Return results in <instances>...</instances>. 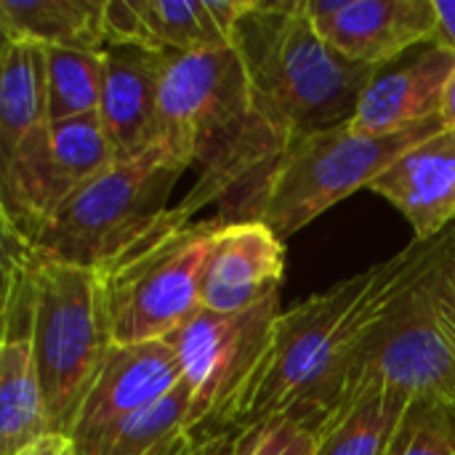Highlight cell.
<instances>
[{
	"label": "cell",
	"mask_w": 455,
	"mask_h": 455,
	"mask_svg": "<svg viewBox=\"0 0 455 455\" xmlns=\"http://www.w3.org/2000/svg\"><path fill=\"white\" fill-rule=\"evenodd\" d=\"M455 251L451 232L419 243L283 312L272 349L243 397L211 432H243L277 416H296L315 432L336 411L341 379L360 347L395 304L443 267Z\"/></svg>",
	"instance_id": "1"
},
{
	"label": "cell",
	"mask_w": 455,
	"mask_h": 455,
	"mask_svg": "<svg viewBox=\"0 0 455 455\" xmlns=\"http://www.w3.org/2000/svg\"><path fill=\"white\" fill-rule=\"evenodd\" d=\"M232 45L251 91L243 144L261 163L264 179L293 141L347 125L381 72L344 59L317 32L304 0H251Z\"/></svg>",
	"instance_id": "2"
},
{
	"label": "cell",
	"mask_w": 455,
	"mask_h": 455,
	"mask_svg": "<svg viewBox=\"0 0 455 455\" xmlns=\"http://www.w3.org/2000/svg\"><path fill=\"white\" fill-rule=\"evenodd\" d=\"M184 171V163L152 144L83 184L32 240H19L37 264L107 272L168 221L171 192Z\"/></svg>",
	"instance_id": "3"
},
{
	"label": "cell",
	"mask_w": 455,
	"mask_h": 455,
	"mask_svg": "<svg viewBox=\"0 0 455 455\" xmlns=\"http://www.w3.org/2000/svg\"><path fill=\"white\" fill-rule=\"evenodd\" d=\"M440 131L445 125L437 117L389 136L363 133L349 123L309 133L280 155L240 221H261L285 243Z\"/></svg>",
	"instance_id": "4"
},
{
	"label": "cell",
	"mask_w": 455,
	"mask_h": 455,
	"mask_svg": "<svg viewBox=\"0 0 455 455\" xmlns=\"http://www.w3.org/2000/svg\"><path fill=\"white\" fill-rule=\"evenodd\" d=\"M112 347L104 275L35 261L32 349L53 432H72Z\"/></svg>",
	"instance_id": "5"
},
{
	"label": "cell",
	"mask_w": 455,
	"mask_h": 455,
	"mask_svg": "<svg viewBox=\"0 0 455 455\" xmlns=\"http://www.w3.org/2000/svg\"><path fill=\"white\" fill-rule=\"evenodd\" d=\"M221 221H168L104 275L115 344L165 341L203 309V275Z\"/></svg>",
	"instance_id": "6"
},
{
	"label": "cell",
	"mask_w": 455,
	"mask_h": 455,
	"mask_svg": "<svg viewBox=\"0 0 455 455\" xmlns=\"http://www.w3.org/2000/svg\"><path fill=\"white\" fill-rule=\"evenodd\" d=\"M437 272L405 293L360 347L341 379L336 411L371 387H387L455 413V349L437 312Z\"/></svg>",
	"instance_id": "7"
},
{
	"label": "cell",
	"mask_w": 455,
	"mask_h": 455,
	"mask_svg": "<svg viewBox=\"0 0 455 455\" xmlns=\"http://www.w3.org/2000/svg\"><path fill=\"white\" fill-rule=\"evenodd\" d=\"M248 120L251 91L235 45L168 53L160 80L155 144L187 168H205L232 147Z\"/></svg>",
	"instance_id": "8"
},
{
	"label": "cell",
	"mask_w": 455,
	"mask_h": 455,
	"mask_svg": "<svg viewBox=\"0 0 455 455\" xmlns=\"http://www.w3.org/2000/svg\"><path fill=\"white\" fill-rule=\"evenodd\" d=\"M280 317V293L243 312L203 307L165 339L181 363L192 397L189 429L197 437H208L251 387L272 349Z\"/></svg>",
	"instance_id": "9"
},
{
	"label": "cell",
	"mask_w": 455,
	"mask_h": 455,
	"mask_svg": "<svg viewBox=\"0 0 455 455\" xmlns=\"http://www.w3.org/2000/svg\"><path fill=\"white\" fill-rule=\"evenodd\" d=\"M117 163L99 112L51 123L0 157L3 227L24 243L91 179Z\"/></svg>",
	"instance_id": "10"
},
{
	"label": "cell",
	"mask_w": 455,
	"mask_h": 455,
	"mask_svg": "<svg viewBox=\"0 0 455 455\" xmlns=\"http://www.w3.org/2000/svg\"><path fill=\"white\" fill-rule=\"evenodd\" d=\"M304 11L344 59L376 69L437 29L435 0H304Z\"/></svg>",
	"instance_id": "11"
},
{
	"label": "cell",
	"mask_w": 455,
	"mask_h": 455,
	"mask_svg": "<svg viewBox=\"0 0 455 455\" xmlns=\"http://www.w3.org/2000/svg\"><path fill=\"white\" fill-rule=\"evenodd\" d=\"M181 381V363L168 341L115 344L72 424L75 451L85 448L115 421L168 397Z\"/></svg>",
	"instance_id": "12"
},
{
	"label": "cell",
	"mask_w": 455,
	"mask_h": 455,
	"mask_svg": "<svg viewBox=\"0 0 455 455\" xmlns=\"http://www.w3.org/2000/svg\"><path fill=\"white\" fill-rule=\"evenodd\" d=\"M285 243L261 221L221 224L203 275V307L243 312L280 293Z\"/></svg>",
	"instance_id": "13"
},
{
	"label": "cell",
	"mask_w": 455,
	"mask_h": 455,
	"mask_svg": "<svg viewBox=\"0 0 455 455\" xmlns=\"http://www.w3.org/2000/svg\"><path fill=\"white\" fill-rule=\"evenodd\" d=\"M429 243L455 227V131H440L392 163L371 187Z\"/></svg>",
	"instance_id": "14"
},
{
	"label": "cell",
	"mask_w": 455,
	"mask_h": 455,
	"mask_svg": "<svg viewBox=\"0 0 455 455\" xmlns=\"http://www.w3.org/2000/svg\"><path fill=\"white\" fill-rule=\"evenodd\" d=\"M107 75L99 117L117 160L144 155L157 133L160 80L168 51L147 45H107Z\"/></svg>",
	"instance_id": "15"
},
{
	"label": "cell",
	"mask_w": 455,
	"mask_h": 455,
	"mask_svg": "<svg viewBox=\"0 0 455 455\" xmlns=\"http://www.w3.org/2000/svg\"><path fill=\"white\" fill-rule=\"evenodd\" d=\"M453 69L455 53L429 43L411 64L381 69L373 77L349 125L363 133L389 136L437 120Z\"/></svg>",
	"instance_id": "16"
},
{
	"label": "cell",
	"mask_w": 455,
	"mask_h": 455,
	"mask_svg": "<svg viewBox=\"0 0 455 455\" xmlns=\"http://www.w3.org/2000/svg\"><path fill=\"white\" fill-rule=\"evenodd\" d=\"M35 315L3 317L0 341V455H16L53 432L32 349Z\"/></svg>",
	"instance_id": "17"
},
{
	"label": "cell",
	"mask_w": 455,
	"mask_h": 455,
	"mask_svg": "<svg viewBox=\"0 0 455 455\" xmlns=\"http://www.w3.org/2000/svg\"><path fill=\"white\" fill-rule=\"evenodd\" d=\"M107 0H0L3 40L104 51Z\"/></svg>",
	"instance_id": "18"
},
{
	"label": "cell",
	"mask_w": 455,
	"mask_h": 455,
	"mask_svg": "<svg viewBox=\"0 0 455 455\" xmlns=\"http://www.w3.org/2000/svg\"><path fill=\"white\" fill-rule=\"evenodd\" d=\"M251 0H136L157 51L197 53L232 45V32Z\"/></svg>",
	"instance_id": "19"
},
{
	"label": "cell",
	"mask_w": 455,
	"mask_h": 455,
	"mask_svg": "<svg viewBox=\"0 0 455 455\" xmlns=\"http://www.w3.org/2000/svg\"><path fill=\"white\" fill-rule=\"evenodd\" d=\"M45 48L29 40H3L0 51V157L48 128Z\"/></svg>",
	"instance_id": "20"
},
{
	"label": "cell",
	"mask_w": 455,
	"mask_h": 455,
	"mask_svg": "<svg viewBox=\"0 0 455 455\" xmlns=\"http://www.w3.org/2000/svg\"><path fill=\"white\" fill-rule=\"evenodd\" d=\"M411 405V397L387 387L360 392L320 427L317 455H387Z\"/></svg>",
	"instance_id": "21"
},
{
	"label": "cell",
	"mask_w": 455,
	"mask_h": 455,
	"mask_svg": "<svg viewBox=\"0 0 455 455\" xmlns=\"http://www.w3.org/2000/svg\"><path fill=\"white\" fill-rule=\"evenodd\" d=\"M189 411L192 397L189 389L181 387L173 389L168 397L157 400L149 408H141L112 427H107L96 440H91L77 455H149L168 440L192 432L189 429Z\"/></svg>",
	"instance_id": "22"
},
{
	"label": "cell",
	"mask_w": 455,
	"mask_h": 455,
	"mask_svg": "<svg viewBox=\"0 0 455 455\" xmlns=\"http://www.w3.org/2000/svg\"><path fill=\"white\" fill-rule=\"evenodd\" d=\"M104 75H107V53L104 51L48 45L45 48L48 120L61 123V120L99 112Z\"/></svg>",
	"instance_id": "23"
},
{
	"label": "cell",
	"mask_w": 455,
	"mask_h": 455,
	"mask_svg": "<svg viewBox=\"0 0 455 455\" xmlns=\"http://www.w3.org/2000/svg\"><path fill=\"white\" fill-rule=\"evenodd\" d=\"M387 455H455V413L413 403L400 421Z\"/></svg>",
	"instance_id": "24"
},
{
	"label": "cell",
	"mask_w": 455,
	"mask_h": 455,
	"mask_svg": "<svg viewBox=\"0 0 455 455\" xmlns=\"http://www.w3.org/2000/svg\"><path fill=\"white\" fill-rule=\"evenodd\" d=\"M320 435L296 416H277L235 432L232 455H317Z\"/></svg>",
	"instance_id": "25"
},
{
	"label": "cell",
	"mask_w": 455,
	"mask_h": 455,
	"mask_svg": "<svg viewBox=\"0 0 455 455\" xmlns=\"http://www.w3.org/2000/svg\"><path fill=\"white\" fill-rule=\"evenodd\" d=\"M107 45H147L155 48L149 29L136 8V0H107L104 8Z\"/></svg>",
	"instance_id": "26"
},
{
	"label": "cell",
	"mask_w": 455,
	"mask_h": 455,
	"mask_svg": "<svg viewBox=\"0 0 455 455\" xmlns=\"http://www.w3.org/2000/svg\"><path fill=\"white\" fill-rule=\"evenodd\" d=\"M435 299H437L440 320H443L448 339L455 349V253L440 267V272L435 277Z\"/></svg>",
	"instance_id": "27"
},
{
	"label": "cell",
	"mask_w": 455,
	"mask_h": 455,
	"mask_svg": "<svg viewBox=\"0 0 455 455\" xmlns=\"http://www.w3.org/2000/svg\"><path fill=\"white\" fill-rule=\"evenodd\" d=\"M437 8V29L432 43L455 53V0H435Z\"/></svg>",
	"instance_id": "28"
},
{
	"label": "cell",
	"mask_w": 455,
	"mask_h": 455,
	"mask_svg": "<svg viewBox=\"0 0 455 455\" xmlns=\"http://www.w3.org/2000/svg\"><path fill=\"white\" fill-rule=\"evenodd\" d=\"M16 455H77V451H75V443H72L69 435L48 432L40 440H35L27 448H21Z\"/></svg>",
	"instance_id": "29"
},
{
	"label": "cell",
	"mask_w": 455,
	"mask_h": 455,
	"mask_svg": "<svg viewBox=\"0 0 455 455\" xmlns=\"http://www.w3.org/2000/svg\"><path fill=\"white\" fill-rule=\"evenodd\" d=\"M235 453V432H216L200 437L189 455H232Z\"/></svg>",
	"instance_id": "30"
},
{
	"label": "cell",
	"mask_w": 455,
	"mask_h": 455,
	"mask_svg": "<svg viewBox=\"0 0 455 455\" xmlns=\"http://www.w3.org/2000/svg\"><path fill=\"white\" fill-rule=\"evenodd\" d=\"M197 435L195 432H184V435H179V437H173V440H168L165 445H160L155 453L149 455H189L195 451V445H197Z\"/></svg>",
	"instance_id": "31"
},
{
	"label": "cell",
	"mask_w": 455,
	"mask_h": 455,
	"mask_svg": "<svg viewBox=\"0 0 455 455\" xmlns=\"http://www.w3.org/2000/svg\"><path fill=\"white\" fill-rule=\"evenodd\" d=\"M440 120L448 131H455V69L445 85V96H443V109H440Z\"/></svg>",
	"instance_id": "32"
}]
</instances>
